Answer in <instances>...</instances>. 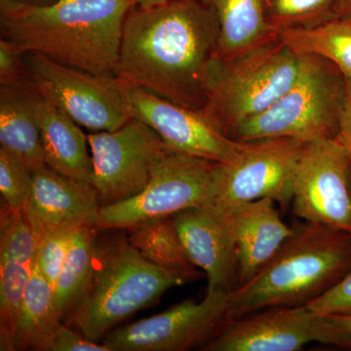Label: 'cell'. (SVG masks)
I'll return each instance as SVG.
<instances>
[{
  "label": "cell",
  "mask_w": 351,
  "mask_h": 351,
  "mask_svg": "<svg viewBox=\"0 0 351 351\" xmlns=\"http://www.w3.org/2000/svg\"><path fill=\"white\" fill-rule=\"evenodd\" d=\"M32 267L0 260V350L14 351V339Z\"/></svg>",
  "instance_id": "d4e9b609"
},
{
  "label": "cell",
  "mask_w": 351,
  "mask_h": 351,
  "mask_svg": "<svg viewBox=\"0 0 351 351\" xmlns=\"http://www.w3.org/2000/svg\"><path fill=\"white\" fill-rule=\"evenodd\" d=\"M306 306L323 315H351V269L339 282Z\"/></svg>",
  "instance_id": "4dcf8cb0"
},
{
  "label": "cell",
  "mask_w": 351,
  "mask_h": 351,
  "mask_svg": "<svg viewBox=\"0 0 351 351\" xmlns=\"http://www.w3.org/2000/svg\"><path fill=\"white\" fill-rule=\"evenodd\" d=\"M351 159L336 138L307 143L295 170L293 213L351 235Z\"/></svg>",
  "instance_id": "4fadbf2b"
},
{
  "label": "cell",
  "mask_w": 351,
  "mask_h": 351,
  "mask_svg": "<svg viewBox=\"0 0 351 351\" xmlns=\"http://www.w3.org/2000/svg\"><path fill=\"white\" fill-rule=\"evenodd\" d=\"M25 213L38 241L66 228L96 226L101 204L92 184L60 174L49 166L32 172Z\"/></svg>",
  "instance_id": "2e32d148"
},
{
  "label": "cell",
  "mask_w": 351,
  "mask_h": 351,
  "mask_svg": "<svg viewBox=\"0 0 351 351\" xmlns=\"http://www.w3.org/2000/svg\"><path fill=\"white\" fill-rule=\"evenodd\" d=\"M38 122L46 165L75 181L92 184L91 152L80 125L43 96Z\"/></svg>",
  "instance_id": "d6986e66"
},
{
  "label": "cell",
  "mask_w": 351,
  "mask_h": 351,
  "mask_svg": "<svg viewBox=\"0 0 351 351\" xmlns=\"http://www.w3.org/2000/svg\"><path fill=\"white\" fill-rule=\"evenodd\" d=\"M338 18L351 21V0H339Z\"/></svg>",
  "instance_id": "e575fe53"
},
{
  "label": "cell",
  "mask_w": 351,
  "mask_h": 351,
  "mask_svg": "<svg viewBox=\"0 0 351 351\" xmlns=\"http://www.w3.org/2000/svg\"><path fill=\"white\" fill-rule=\"evenodd\" d=\"M133 0H0L2 38L25 53L96 75H119V51Z\"/></svg>",
  "instance_id": "7a4b0ae2"
},
{
  "label": "cell",
  "mask_w": 351,
  "mask_h": 351,
  "mask_svg": "<svg viewBox=\"0 0 351 351\" xmlns=\"http://www.w3.org/2000/svg\"><path fill=\"white\" fill-rule=\"evenodd\" d=\"M178 232L191 262L207 277V291L230 293L239 284L237 241L228 215L213 205L174 215Z\"/></svg>",
  "instance_id": "9a60e30c"
},
{
  "label": "cell",
  "mask_w": 351,
  "mask_h": 351,
  "mask_svg": "<svg viewBox=\"0 0 351 351\" xmlns=\"http://www.w3.org/2000/svg\"><path fill=\"white\" fill-rule=\"evenodd\" d=\"M132 246L156 267L172 272L186 282L198 276L176 228L174 216L145 219L122 230Z\"/></svg>",
  "instance_id": "44dd1931"
},
{
  "label": "cell",
  "mask_w": 351,
  "mask_h": 351,
  "mask_svg": "<svg viewBox=\"0 0 351 351\" xmlns=\"http://www.w3.org/2000/svg\"><path fill=\"white\" fill-rule=\"evenodd\" d=\"M87 137L93 165L92 186L101 207L140 193L166 149L156 132L137 119L117 130L94 132Z\"/></svg>",
  "instance_id": "8fae6325"
},
{
  "label": "cell",
  "mask_w": 351,
  "mask_h": 351,
  "mask_svg": "<svg viewBox=\"0 0 351 351\" xmlns=\"http://www.w3.org/2000/svg\"><path fill=\"white\" fill-rule=\"evenodd\" d=\"M302 59L279 36L235 56L215 55L204 78L207 110L232 137L242 122L265 112L294 84Z\"/></svg>",
  "instance_id": "5b68a950"
},
{
  "label": "cell",
  "mask_w": 351,
  "mask_h": 351,
  "mask_svg": "<svg viewBox=\"0 0 351 351\" xmlns=\"http://www.w3.org/2000/svg\"><path fill=\"white\" fill-rule=\"evenodd\" d=\"M351 269V235L304 221L274 257L228 295V320L269 307L306 306Z\"/></svg>",
  "instance_id": "3957f363"
},
{
  "label": "cell",
  "mask_w": 351,
  "mask_h": 351,
  "mask_svg": "<svg viewBox=\"0 0 351 351\" xmlns=\"http://www.w3.org/2000/svg\"><path fill=\"white\" fill-rule=\"evenodd\" d=\"M351 348V339L307 306H277L230 320L201 350L297 351L307 343Z\"/></svg>",
  "instance_id": "9c48e42d"
},
{
  "label": "cell",
  "mask_w": 351,
  "mask_h": 351,
  "mask_svg": "<svg viewBox=\"0 0 351 351\" xmlns=\"http://www.w3.org/2000/svg\"><path fill=\"white\" fill-rule=\"evenodd\" d=\"M40 98L32 82L0 88V147L32 172L46 166L38 122Z\"/></svg>",
  "instance_id": "ac0fdd59"
},
{
  "label": "cell",
  "mask_w": 351,
  "mask_h": 351,
  "mask_svg": "<svg viewBox=\"0 0 351 351\" xmlns=\"http://www.w3.org/2000/svg\"><path fill=\"white\" fill-rule=\"evenodd\" d=\"M43 351H110L104 343L91 341L82 332L62 323L44 346Z\"/></svg>",
  "instance_id": "1f68e13d"
},
{
  "label": "cell",
  "mask_w": 351,
  "mask_h": 351,
  "mask_svg": "<svg viewBox=\"0 0 351 351\" xmlns=\"http://www.w3.org/2000/svg\"><path fill=\"white\" fill-rule=\"evenodd\" d=\"M170 1V0H133L134 7H151L158 5L164 2Z\"/></svg>",
  "instance_id": "d590c367"
},
{
  "label": "cell",
  "mask_w": 351,
  "mask_h": 351,
  "mask_svg": "<svg viewBox=\"0 0 351 351\" xmlns=\"http://www.w3.org/2000/svg\"><path fill=\"white\" fill-rule=\"evenodd\" d=\"M22 1L29 2V3L43 4L48 2L54 1V0H22Z\"/></svg>",
  "instance_id": "8d00e7d4"
},
{
  "label": "cell",
  "mask_w": 351,
  "mask_h": 351,
  "mask_svg": "<svg viewBox=\"0 0 351 351\" xmlns=\"http://www.w3.org/2000/svg\"><path fill=\"white\" fill-rule=\"evenodd\" d=\"M221 210L228 215L237 241L239 287L274 257L294 228L284 223L276 202L271 198H261Z\"/></svg>",
  "instance_id": "e0dca14e"
},
{
  "label": "cell",
  "mask_w": 351,
  "mask_h": 351,
  "mask_svg": "<svg viewBox=\"0 0 351 351\" xmlns=\"http://www.w3.org/2000/svg\"><path fill=\"white\" fill-rule=\"evenodd\" d=\"M351 339V315H326Z\"/></svg>",
  "instance_id": "836d02e7"
},
{
  "label": "cell",
  "mask_w": 351,
  "mask_h": 351,
  "mask_svg": "<svg viewBox=\"0 0 351 351\" xmlns=\"http://www.w3.org/2000/svg\"><path fill=\"white\" fill-rule=\"evenodd\" d=\"M339 0H265V13L276 32L306 29L338 18Z\"/></svg>",
  "instance_id": "484cf974"
},
{
  "label": "cell",
  "mask_w": 351,
  "mask_h": 351,
  "mask_svg": "<svg viewBox=\"0 0 351 351\" xmlns=\"http://www.w3.org/2000/svg\"><path fill=\"white\" fill-rule=\"evenodd\" d=\"M306 144L291 138L244 142L239 156L223 164L212 205L228 209L271 198L285 209L292 203L295 170Z\"/></svg>",
  "instance_id": "30bf717a"
},
{
  "label": "cell",
  "mask_w": 351,
  "mask_h": 351,
  "mask_svg": "<svg viewBox=\"0 0 351 351\" xmlns=\"http://www.w3.org/2000/svg\"><path fill=\"white\" fill-rule=\"evenodd\" d=\"M345 98L339 117L337 140L345 147L351 159V78H346Z\"/></svg>",
  "instance_id": "d6a6232c"
},
{
  "label": "cell",
  "mask_w": 351,
  "mask_h": 351,
  "mask_svg": "<svg viewBox=\"0 0 351 351\" xmlns=\"http://www.w3.org/2000/svg\"><path fill=\"white\" fill-rule=\"evenodd\" d=\"M62 323L55 307L54 289L34 263L18 321L14 351H43Z\"/></svg>",
  "instance_id": "7402d4cb"
},
{
  "label": "cell",
  "mask_w": 351,
  "mask_h": 351,
  "mask_svg": "<svg viewBox=\"0 0 351 351\" xmlns=\"http://www.w3.org/2000/svg\"><path fill=\"white\" fill-rule=\"evenodd\" d=\"M76 228H78L59 230L39 244L34 263L53 289L68 255L69 245Z\"/></svg>",
  "instance_id": "f1b7e54d"
},
{
  "label": "cell",
  "mask_w": 351,
  "mask_h": 351,
  "mask_svg": "<svg viewBox=\"0 0 351 351\" xmlns=\"http://www.w3.org/2000/svg\"><path fill=\"white\" fill-rule=\"evenodd\" d=\"M32 172L18 157L0 147V193L13 211L25 209L31 195Z\"/></svg>",
  "instance_id": "83f0119b"
},
{
  "label": "cell",
  "mask_w": 351,
  "mask_h": 351,
  "mask_svg": "<svg viewBox=\"0 0 351 351\" xmlns=\"http://www.w3.org/2000/svg\"><path fill=\"white\" fill-rule=\"evenodd\" d=\"M218 39L216 16L200 0L133 7L124 21L119 75L166 100L202 110L205 73Z\"/></svg>",
  "instance_id": "6da1fadb"
},
{
  "label": "cell",
  "mask_w": 351,
  "mask_h": 351,
  "mask_svg": "<svg viewBox=\"0 0 351 351\" xmlns=\"http://www.w3.org/2000/svg\"><path fill=\"white\" fill-rule=\"evenodd\" d=\"M25 60L38 93L78 125L113 131L134 119L128 83L119 75L88 73L36 53H27Z\"/></svg>",
  "instance_id": "ba28073f"
},
{
  "label": "cell",
  "mask_w": 351,
  "mask_h": 351,
  "mask_svg": "<svg viewBox=\"0 0 351 351\" xmlns=\"http://www.w3.org/2000/svg\"><path fill=\"white\" fill-rule=\"evenodd\" d=\"M128 97L134 119L154 129L168 149L226 164L243 147L206 108L184 107L130 84Z\"/></svg>",
  "instance_id": "5bb4252c"
},
{
  "label": "cell",
  "mask_w": 351,
  "mask_h": 351,
  "mask_svg": "<svg viewBox=\"0 0 351 351\" xmlns=\"http://www.w3.org/2000/svg\"><path fill=\"white\" fill-rule=\"evenodd\" d=\"M299 75L269 108L245 120L232 138L240 142L291 138L304 143L334 138L345 98V76L323 58L302 56Z\"/></svg>",
  "instance_id": "8992f818"
},
{
  "label": "cell",
  "mask_w": 351,
  "mask_h": 351,
  "mask_svg": "<svg viewBox=\"0 0 351 351\" xmlns=\"http://www.w3.org/2000/svg\"><path fill=\"white\" fill-rule=\"evenodd\" d=\"M0 218V260L13 261L32 267L36 262L38 241L25 210L13 211L2 205Z\"/></svg>",
  "instance_id": "4316f807"
},
{
  "label": "cell",
  "mask_w": 351,
  "mask_h": 351,
  "mask_svg": "<svg viewBox=\"0 0 351 351\" xmlns=\"http://www.w3.org/2000/svg\"><path fill=\"white\" fill-rule=\"evenodd\" d=\"M213 11L219 25L216 56L228 58L278 36L267 21L265 0H200Z\"/></svg>",
  "instance_id": "ffe728a7"
},
{
  "label": "cell",
  "mask_w": 351,
  "mask_h": 351,
  "mask_svg": "<svg viewBox=\"0 0 351 351\" xmlns=\"http://www.w3.org/2000/svg\"><path fill=\"white\" fill-rule=\"evenodd\" d=\"M100 230L96 226H82L73 233L68 255L54 286L55 307L63 321L80 300L91 276Z\"/></svg>",
  "instance_id": "cb8c5ba5"
},
{
  "label": "cell",
  "mask_w": 351,
  "mask_h": 351,
  "mask_svg": "<svg viewBox=\"0 0 351 351\" xmlns=\"http://www.w3.org/2000/svg\"><path fill=\"white\" fill-rule=\"evenodd\" d=\"M186 281L145 260L125 232L99 239L93 269L66 324L99 341L120 322L152 306L171 288Z\"/></svg>",
  "instance_id": "277c9868"
},
{
  "label": "cell",
  "mask_w": 351,
  "mask_h": 351,
  "mask_svg": "<svg viewBox=\"0 0 351 351\" xmlns=\"http://www.w3.org/2000/svg\"><path fill=\"white\" fill-rule=\"evenodd\" d=\"M277 34L295 54L323 58L346 78H351V21L336 18L315 27L284 29Z\"/></svg>",
  "instance_id": "603a6c76"
},
{
  "label": "cell",
  "mask_w": 351,
  "mask_h": 351,
  "mask_svg": "<svg viewBox=\"0 0 351 351\" xmlns=\"http://www.w3.org/2000/svg\"><path fill=\"white\" fill-rule=\"evenodd\" d=\"M226 291H207L199 302L186 300L163 313L112 330L110 351H184L206 346L228 322Z\"/></svg>",
  "instance_id": "7c38bea8"
},
{
  "label": "cell",
  "mask_w": 351,
  "mask_h": 351,
  "mask_svg": "<svg viewBox=\"0 0 351 351\" xmlns=\"http://www.w3.org/2000/svg\"><path fill=\"white\" fill-rule=\"evenodd\" d=\"M223 164L166 147L137 195L101 207L96 226L125 230L145 219L170 217L189 208L213 204Z\"/></svg>",
  "instance_id": "52a82bcc"
},
{
  "label": "cell",
  "mask_w": 351,
  "mask_h": 351,
  "mask_svg": "<svg viewBox=\"0 0 351 351\" xmlns=\"http://www.w3.org/2000/svg\"><path fill=\"white\" fill-rule=\"evenodd\" d=\"M25 54L17 44L0 39V84L16 86L31 82Z\"/></svg>",
  "instance_id": "f546056e"
}]
</instances>
